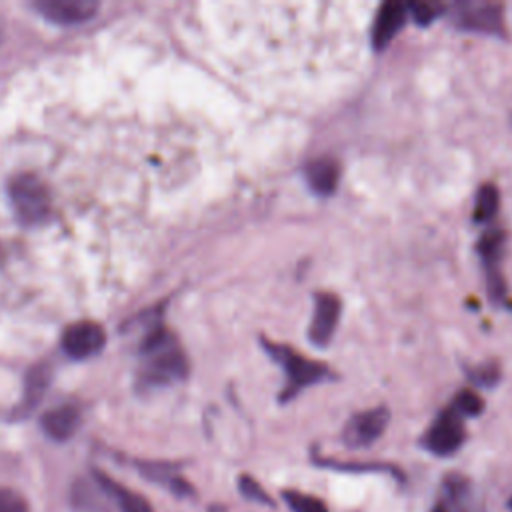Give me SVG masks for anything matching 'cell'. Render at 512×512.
<instances>
[{"label":"cell","mask_w":512,"mask_h":512,"mask_svg":"<svg viewBox=\"0 0 512 512\" xmlns=\"http://www.w3.org/2000/svg\"><path fill=\"white\" fill-rule=\"evenodd\" d=\"M34 8L50 22L60 26H74L88 22L98 12L94 0H36Z\"/></svg>","instance_id":"9c48e42d"},{"label":"cell","mask_w":512,"mask_h":512,"mask_svg":"<svg viewBox=\"0 0 512 512\" xmlns=\"http://www.w3.org/2000/svg\"><path fill=\"white\" fill-rule=\"evenodd\" d=\"M470 378L480 386H494L500 378V370H498V366H488V364L478 366L470 372Z\"/></svg>","instance_id":"d4e9b609"},{"label":"cell","mask_w":512,"mask_h":512,"mask_svg":"<svg viewBox=\"0 0 512 512\" xmlns=\"http://www.w3.org/2000/svg\"><path fill=\"white\" fill-rule=\"evenodd\" d=\"M438 12H440V8L434 4H420V2L408 4V16H412L416 20V24H420V26L430 24L438 16Z\"/></svg>","instance_id":"cb8c5ba5"},{"label":"cell","mask_w":512,"mask_h":512,"mask_svg":"<svg viewBox=\"0 0 512 512\" xmlns=\"http://www.w3.org/2000/svg\"><path fill=\"white\" fill-rule=\"evenodd\" d=\"M140 470L144 476H148L154 482H162L164 486H168L176 496H192L194 490L192 486L176 472V468L172 464H164V462H146L140 464Z\"/></svg>","instance_id":"e0dca14e"},{"label":"cell","mask_w":512,"mask_h":512,"mask_svg":"<svg viewBox=\"0 0 512 512\" xmlns=\"http://www.w3.org/2000/svg\"><path fill=\"white\" fill-rule=\"evenodd\" d=\"M50 382L48 370L44 366H36L30 370L26 378V392H24V410H32L44 396V390Z\"/></svg>","instance_id":"d6986e66"},{"label":"cell","mask_w":512,"mask_h":512,"mask_svg":"<svg viewBox=\"0 0 512 512\" xmlns=\"http://www.w3.org/2000/svg\"><path fill=\"white\" fill-rule=\"evenodd\" d=\"M452 406H454L462 416H478V414L484 410L482 398H480L474 390H470V388L460 390V392L454 396Z\"/></svg>","instance_id":"44dd1931"},{"label":"cell","mask_w":512,"mask_h":512,"mask_svg":"<svg viewBox=\"0 0 512 512\" xmlns=\"http://www.w3.org/2000/svg\"><path fill=\"white\" fill-rule=\"evenodd\" d=\"M282 498L286 500V504L292 512H328V508L324 506L322 500H318L316 496L298 492V490H286L282 494Z\"/></svg>","instance_id":"ffe728a7"},{"label":"cell","mask_w":512,"mask_h":512,"mask_svg":"<svg viewBox=\"0 0 512 512\" xmlns=\"http://www.w3.org/2000/svg\"><path fill=\"white\" fill-rule=\"evenodd\" d=\"M142 352L150 356L144 370V380L148 384H168L186 378V356L162 326H156L146 334Z\"/></svg>","instance_id":"7a4b0ae2"},{"label":"cell","mask_w":512,"mask_h":512,"mask_svg":"<svg viewBox=\"0 0 512 512\" xmlns=\"http://www.w3.org/2000/svg\"><path fill=\"white\" fill-rule=\"evenodd\" d=\"M304 178L314 194L330 196L340 182V164L332 158H316L306 164Z\"/></svg>","instance_id":"9a60e30c"},{"label":"cell","mask_w":512,"mask_h":512,"mask_svg":"<svg viewBox=\"0 0 512 512\" xmlns=\"http://www.w3.org/2000/svg\"><path fill=\"white\" fill-rule=\"evenodd\" d=\"M0 512H30L22 494L12 488H0Z\"/></svg>","instance_id":"603a6c76"},{"label":"cell","mask_w":512,"mask_h":512,"mask_svg":"<svg viewBox=\"0 0 512 512\" xmlns=\"http://www.w3.org/2000/svg\"><path fill=\"white\" fill-rule=\"evenodd\" d=\"M508 506H510V510H512V498H510V502H508Z\"/></svg>","instance_id":"484cf974"},{"label":"cell","mask_w":512,"mask_h":512,"mask_svg":"<svg viewBox=\"0 0 512 512\" xmlns=\"http://www.w3.org/2000/svg\"><path fill=\"white\" fill-rule=\"evenodd\" d=\"M388 422H390V412L384 406L362 410L346 422L342 438L350 448H366L382 436Z\"/></svg>","instance_id":"8992f818"},{"label":"cell","mask_w":512,"mask_h":512,"mask_svg":"<svg viewBox=\"0 0 512 512\" xmlns=\"http://www.w3.org/2000/svg\"><path fill=\"white\" fill-rule=\"evenodd\" d=\"M408 20V4L404 2H384L374 18L372 26V46L374 50H384L398 30Z\"/></svg>","instance_id":"8fae6325"},{"label":"cell","mask_w":512,"mask_h":512,"mask_svg":"<svg viewBox=\"0 0 512 512\" xmlns=\"http://www.w3.org/2000/svg\"><path fill=\"white\" fill-rule=\"evenodd\" d=\"M42 430L58 442H64L68 438L74 436V432L80 426V412L76 406L72 404H64V406H56L52 410H48L42 420H40Z\"/></svg>","instance_id":"5bb4252c"},{"label":"cell","mask_w":512,"mask_h":512,"mask_svg":"<svg viewBox=\"0 0 512 512\" xmlns=\"http://www.w3.org/2000/svg\"><path fill=\"white\" fill-rule=\"evenodd\" d=\"M260 344H262L264 352L284 370L286 380H284V388L278 394L280 402H290L304 388L332 378L330 366H326L314 358H308L286 344L272 342L268 338H262Z\"/></svg>","instance_id":"6da1fadb"},{"label":"cell","mask_w":512,"mask_h":512,"mask_svg":"<svg viewBox=\"0 0 512 512\" xmlns=\"http://www.w3.org/2000/svg\"><path fill=\"white\" fill-rule=\"evenodd\" d=\"M506 234L500 228H490L482 234L476 250L482 260V268L486 274V290L494 302H502L506 298V282L502 276V252H504Z\"/></svg>","instance_id":"5b68a950"},{"label":"cell","mask_w":512,"mask_h":512,"mask_svg":"<svg viewBox=\"0 0 512 512\" xmlns=\"http://www.w3.org/2000/svg\"><path fill=\"white\" fill-rule=\"evenodd\" d=\"M462 414L450 404L446 406L430 424V428L426 430L422 444L428 452L436 454V456H450L454 454L464 438H466V430H464V422H462Z\"/></svg>","instance_id":"277c9868"},{"label":"cell","mask_w":512,"mask_h":512,"mask_svg":"<svg viewBox=\"0 0 512 512\" xmlns=\"http://www.w3.org/2000/svg\"><path fill=\"white\" fill-rule=\"evenodd\" d=\"M92 478L100 484V488L106 492V496L116 502L120 512H154L150 502L144 496L124 488L120 482H116L114 478H110L102 470H94Z\"/></svg>","instance_id":"4fadbf2b"},{"label":"cell","mask_w":512,"mask_h":512,"mask_svg":"<svg viewBox=\"0 0 512 512\" xmlns=\"http://www.w3.org/2000/svg\"><path fill=\"white\" fill-rule=\"evenodd\" d=\"M500 206V194L498 188L492 182H486L478 188L474 198V220L476 222H488L496 216Z\"/></svg>","instance_id":"ac0fdd59"},{"label":"cell","mask_w":512,"mask_h":512,"mask_svg":"<svg viewBox=\"0 0 512 512\" xmlns=\"http://www.w3.org/2000/svg\"><path fill=\"white\" fill-rule=\"evenodd\" d=\"M470 482L462 474H448L440 486V498L430 512H468Z\"/></svg>","instance_id":"7c38bea8"},{"label":"cell","mask_w":512,"mask_h":512,"mask_svg":"<svg viewBox=\"0 0 512 512\" xmlns=\"http://www.w3.org/2000/svg\"><path fill=\"white\" fill-rule=\"evenodd\" d=\"M238 486H240V492H242V496H244V498H248V500H252V502L266 504V506H272V504H274V502H272V498L264 492V488H262V486H260L252 476H248V474L240 476Z\"/></svg>","instance_id":"7402d4cb"},{"label":"cell","mask_w":512,"mask_h":512,"mask_svg":"<svg viewBox=\"0 0 512 512\" xmlns=\"http://www.w3.org/2000/svg\"><path fill=\"white\" fill-rule=\"evenodd\" d=\"M342 312V302L334 292L314 294V314L308 328V338L312 344L324 348L330 344Z\"/></svg>","instance_id":"52a82bcc"},{"label":"cell","mask_w":512,"mask_h":512,"mask_svg":"<svg viewBox=\"0 0 512 512\" xmlns=\"http://www.w3.org/2000/svg\"><path fill=\"white\" fill-rule=\"evenodd\" d=\"M16 216L24 224H40L50 214V192L36 174H18L8 184Z\"/></svg>","instance_id":"3957f363"},{"label":"cell","mask_w":512,"mask_h":512,"mask_svg":"<svg viewBox=\"0 0 512 512\" xmlns=\"http://www.w3.org/2000/svg\"><path fill=\"white\" fill-rule=\"evenodd\" d=\"M106 344V332L100 324L82 320L70 324L62 334V348L70 358L84 360L98 354Z\"/></svg>","instance_id":"ba28073f"},{"label":"cell","mask_w":512,"mask_h":512,"mask_svg":"<svg viewBox=\"0 0 512 512\" xmlns=\"http://www.w3.org/2000/svg\"><path fill=\"white\" fill-rule=\"evenodd\" d=\"M456 22L460 28L482 32V34H502V6L500 4H462L456 14Z\"/></svg>","instance_id":"30bf717a"},{"label":"cell","mask_w":512,"mask_h":512,"mask_svg":"<svg viewBox=\"0 0 512 512\" xmlns=\"http://www.w3.org/2000/svg\"><path fill=\"white\" fill-rule=\"evenodd\" d=\"M70 502L78 512H110L108 496L94 478L92 482L84 478L76 480L70 490Z\"/></svg>","instance_id":"2e32d148"}]
</instances>
